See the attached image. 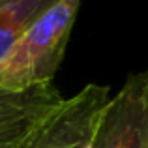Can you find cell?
Segmentation results:
<instances>
[{
  "label": "cell",
  "mask_w": 148,
  "mask_h": 148,
  "mask_svg": "<svg viewBox=\"0 0 148 148\" xmlns=\"http://www.w3.org/2000/svg\"><path fill=\"white\" fill-rule=\"evenodd\" d=\"M54 2L58 0H0V60ZM62 101L53 84L25 92L0 90V148H17Z\"/></svg>",
  "instance_id": "cell-2"
},
{
  "label": "cell",
  "mask_w": 148,
  "mask_h": 148,
  "mask_svg": "<svg viewBox=\"0 0 148 148\" xmlns=\"http://www.w3.org/2000/svg\"><path fill=\"white\" fill-rule=\"evenodd\" d=\"M109 101V86L86 84L71 98H64L17 148H86Z\"/></svg>",
  "instance_id": "cell-3"
},
{
  "label": "cell",
  "mask_w": 148,
  "mask_h": 148,
  "mask_svg": "<svg viewBox=\"0 0 148 148\" xmlns=\"http://www.w3.org/2000/svg\"><path fill=\"white\" fill-rule=\"evenodd\" d=\"M81 0H58L43 11L0 60V90L25 92L53 84Z\"/></svg>",
  "instance_id": "cell-1"
},
{
  "label": "cell",
  "mask_w": 148,
  "mask_h": 148,
  "mask_svg": "<svg viewBox=\"0 0 148 148\" xmlns=\"http://www.w3.org/2000/svg\"><path fill=\"white\" fill-rule=\"evenodd\" d=\"M86 148H148V68L109 98Z\"/></svg>",
  "instance_id": "cell-4"
}]
</instances>
